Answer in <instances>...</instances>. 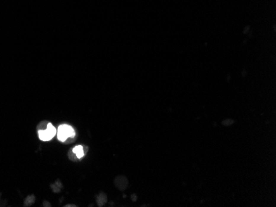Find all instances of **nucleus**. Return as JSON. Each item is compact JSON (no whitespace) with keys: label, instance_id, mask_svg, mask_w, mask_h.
I'll use <instances>...</instances> for the list:
<instances>
[{"label":"nucleus","instance_id":"f257e3e1","mask_svg":"<svg viewBox=\"0 0 276 207\" xmlns=\"http://www.w3.org/2000/svg\"><path fill=\"white\" fill-rule=\"evenodd\" d=\"M57 136L60 141H65L68 137L75 136V131L73 127L68 125H60L58 128V133Z\"/></svg>","mask_w":276,"mask_h":207},{"label":"nucleus","instance_id":"0eeeda50","mask_svg":"<svg viewBox=\"0 0 276 207\" xmlns=\"http://www.w3.org/2000/svg\"><path fill=\"white\" fill-rule=\"evenodd\" d=\"M36 196L34 195H29L24 200V206H31L32 204L35 203Z\"/></svg>","mask_w":276,"mask_h":207},{"label":"nucleus","instance_id":"7ed1b4c3","mask_svg":"<svg viewBox=\"0 0 276 207\" xmlns=\"http://www.w3.org/2000/svg\"><path fill=\"white\" fill-rule=\"evenodd\" d=\"M96 202H97V205H98L99 206H100V207L103 206L105 205V203L107 202L106 194H105V193H103V192L99 193V195H97Z\"/></svg>","mask_w":276,"mask_h":207},{"label":"nucleus","instance_id":"ddd939ff","mask_svg":"<svg viewBox=\"0 0 276 207\" xmlns=\"http://www.w3.org/2000/svg\"><path fill=\"white\" fill-rule=\"evenodd\" d=\"M65 207H76V206L74 204H68L66 206H65Z\"/></svg>","mask_w":276,"mask_h":207},{"label":"nucleus","instance_id":"f8f14e48","mask_svg":"<svg viewBox=\"0 0 276 207\" xmlns=\"http://www.w3.org/2000/svg\"><path fill=\"white\" fill-rule=\"evenodd\" d=\"M42 206L44 207H52V204L50 203L47 200H44L42 203Z\"/></svg>","mask_w":276,"mask_h":207},{"label":"nucleus","instance_id":"1a4fd4ad","mask_svg":"<svg viewBox=\"0 0 276 207\" xmlns=\"http://www.w3.org/2000/svg\"><path fill=\"white\" fill-rule=\"evenodd\" d=\"M48 123L49 122L46 121H41L39 124L37 125V126H36V129H37V130H46L47 129Z\"/></svg>","mask_w":276,"mask_h":207},{"label":"nucleus","instance_id":"4468645a","mask_svg":"<svg viewBox=\"0 0 276 207\" xmlns=\"http://www.w3.org/2000/svg\"><path fill=\"white\" fill-rule=\"evenodd\" d=\"M83 149L84 153H86L88 152V147H87V146H83Z\"/></svg>","mask_w":276,"mask_h":207},{"label":"nucleus","instance_id":"6e6552de","mask_svg":"<svg viewBox=\"0 0 276 207\" xmlns=\"http://www.w3.org/2000/svg\"><path fill=\"white\" fill-rule=\"evenodd\" d=\"M68 158H69L70 160L73 161V162H78V161L80 160L79 158L76 156V154H75V152L73 151L72 148H70V149L68 151Z\"/></svg>","mask_w":276,"mask_h":207},{"label":"nucleus","instance_id":"20e7f679","mask_svg":"<svg viewBox=\"0 0 276 207\" xmlns=\"http://www.w3.org/2000/svg\"><path fill=\"white\" fill-rule=\"evenodd\" d=\"M51 187H52V191L55 192V193H58L60 192L61 190H62V188H63V184L61 182V181L60 180H56L54 183H52L51 185Z\"/></svg>","mask_w":276,"mask_h":207},{"label":"nucleus","instance_id":"f03ea898","mask_svg":"<svg viewBox=\"0 0 276 207\" xmlns=\"http://www.w3.org/2000/svg\"><path fill=\"white\" fill-rule=\"evenodd\" d=\"M114 185L120 191H125L128 186V180L126 177L122 175L116 177L114 179Z\"/></svg>","mask_w":276,"mask_h":207},{"label":"nucleus","instance_id":"9b49d317","mask_svg":"<svg viewBox=\"0 0 276 207\" xmlns=\"http://www.w3.org/2000/svg\"><path fill=\"white\" fill-rule=\"evenodd\" d=\"M75 138H76V135H75V136H74V137H68L67 139H66L64 141V142H65L66 144H71V143L75 142Z\"/></svg>","mask_w":276,"mask_h":207},{"label":"nucleus","instance_id":"9d476101","mask_svg":"<svg viewBox=\"0 0 276 207\" xmlns=\"http://www.w3.org/2000/svg\"><path fill=\"white\" fill-rule=\"evenodd\" d=\"M46 130H47V131L49 132V134L51 135V136H52V138L55 136V134H56V129H55V127L53 126V125H52V124H51L50 122L48 123L47 129H46Z\"/></svg>","mask_w":276,"mask_h":207},{"label":"nucleus","instance_id":"423d86ee","mask_svg":"<svg viewBox=\"0 0 276 207\" xmlns=\"http://www.w3.org/2000/svg\"><path fill=\"white\" fill-rule=\"evenodd\" d=\"M73 149V151L75 152V153L76 154V156L79 158V159H82L84 156V149H83V145H76L75 147L74 148H72Z\"/></svg>","mask_w":276,"mask_h":207},{"label":"nucleus","instance_id":"39448f33","mask_svg":"<svg viewBox=\"0 0 276 207\" xmlns=\"http://www.w3.org/2000/svg\"><path fill=\"white\" fill-rule=\"evenodd\" d=\"M38 135H39L40 139L43 141H48L50 140L51 139H52V137L51 136V135L49 134L47 130H38Z\"/></svg>","mask_w":276,"mask_h":207}]
</instances>
